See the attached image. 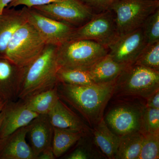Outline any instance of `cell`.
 Instances as JSON below:
<instances>
[{"instance_id": "1", "label": "cell", "mask_w": 159, "mask_h": 159, "mask_svg": "<svg viewBox=\"0 0 159 159\" xmlns=\"http://www.w3.org/2000/svg\"><path fill=\"white\" fill-rule=\"evenodd\" d=\"M115 81L82 86L59 83L57 90L60 99L95 126L103 119L106 106L113 94Z\"/></svg>"}, {"instance_id": "2", "label": "cell", "mask_w": 159, "mask_h": 159, "mask_svg": "<svg viewBox=\"0 0 159 159\" xmlns=\"http://www.w3.org/2000/svg\"><path fill=\"white\" fill-rule=\"evenodd\" d=\"M57 46L47 45L40 55L25 67L18 99L24 100L43 91L57 86Z\"/></svg>"}, {"instance_id": "3", "label": "cell", "mask_w": 159, "mask_h": 159, "mask_svg": "<svg viewBox=\"0 0 159 159\" xmlns=\"http://www.w3.org/2000/svg\"><path fill=\"white\" fill-rule=\"evenodd\" d=\"M108 49L89 40H72L57 48V59L60 67L88 70L106 56Z\"/></svg>"}, {"instance_id": "4", "label": "cell", "mask_w": 159, "mask_h": 159, "mask_svg": "<svg viewBox=\"0 0 159 159\" xmlns=\"http://www.w3.org/2000/svg\"><path fill=\"white\" fill-rule=\"evenodd\" d=\"M159 89V71L133 65L122 71L115 81L113 94L147 99Z\"/></svg>"}, {"instance_id": "5", "label": "cell", "mask_w": 159, "mask_h": 159, "mask_svg": "<svg viewBox=\"0 0 159 159\" xmlns=\"http://www.w3.org/2000/svg\"><path fill=\"white\" fill-rule=\"evenodd\" d=\"M46 45L34 27L26 22L12 35L5 57L20 67H26L40 55Z\"/></svg>"}, {"instance_id": "6", "label": "cell", "mask_w": 159, "mask_h": 159, "mask_svg": "<svg viewBox=\"0 0 159 159\" xmlns=\"http://www.w3.org/2000/svg\"><path fill=\"white\" fill-rule=\"evenodd\" d=\"M159 9V1L119 0L111 8L119 36L140 29L147 18Z\"/></svg>"}, {"instance_id": "7", "label": "cell", "mask_w": 159, "mask_h": 159, "mask_svg": "<svg viewBox=\"0 0 159 159\" xmlns=\"http://www.w3.org/2000/svg\"><path fill=\"white\" fill-rule=\"evenodd\" d=\"M119 36L116 16L110 9L95 15L87 23L76 29L70 40L93 41L108 49Z\"/></svg>"}, {"instance_id": "8", "label": "cell", "mask_w": 159, "mask_h": 159, "mask_svg": "<svg viewBox=\"0 0 159 159\" xmlns=\"http://www.w3.org/2000/svg\"><path fill=\"white\" fill-rule=\"evenodd\" d=\"M32 8L47 17L76 29L87 23L96 15L80 0H63Z\"/></svg>"}, {"instance_id": "9", "label": "cell", "mask_w": 159, "mask_h": 159, "mask_svg": "<svg viewBox=\"0 0 159 159\" xmlns=\"http://www.w3.org/2000/svg\"><path fill=\"white\" fill-rule=\"evenodd\" d=\"M27 22L33 26L46 44L58 47L70 40L76 28L47 17L33 8H23Z\"/></svg>"}, {"instance_id": "10", "label": "cell", "mask_w": 159, "mask_h": 159, "mask_svg": "<svg viewBox=\"0 0 159 159\" xmlns=\"http://www.w3.org/2000/svg\"><path fill=\"white\" fill-rule=\"evenodd\" d=\"M145 106L129 103L116 106L107 114L106 122L119 137L142 131V114Z\"/></svg>"}, {"instance_id": "11", "label": "cell", "mask_w": 159, "mask_h": 159, "mask_svg": "<svg viewBox=\"0 0 159 159\" xmlns=\"http://www.w3.org/2000/svg\"><path fill=\"white\" fill-rule=\"evenodd\" d=\"M147 44L142 28L120 35L108 48V55L125 67L134 64Z\"/></svg>"}, {"instance_id": "12", "label": "cell", "mask_w": 159, "mask_h": 159, "mask_svg": "<svg viewBox=\"0 0 159 159\" xmlns=\"http://www.w3.org/2000/svg\"><path fill=\"white\" fill-rule=\"evenodd\" d=\"M6 102L3 110L0 139L11 134L19 129L29 125L39 116L32 111L21 99Z\"/></svg>"}, {"instance_id": "13", "label": "cell", "mask_w": 159, "mask_h": 159, "mask_svg": "<svg viewBox=\"0 0 159 159\" xmlns=\"http://www.w3.org/2000/svg\"><path fill=\"white\" fill-rule=\"evenodd\" d=\"M20 67L5 56H0V98L3 101H13L18 95L25 74Z\"/></svg>"}, {"instance_id": "14", "label": "cell", "mask_w": 159, "mask_h": 159, "mask_svg": "<svg viewBox=\"0 0 159 159\" xmlns=\"http://www.w3.org/2000/svg\"><path fill=\"white\" fill-rule=\"evenodd\" d=\"M28 125L0 139V159H35L26 141Z\"/></svg>"}, {"instance_id": "15", "label": "cell", "mask_w": 159, "mask_h": 159, "mask_svg": "<svg viewBox=\"0 0 159 159\" xmlns=\"http://www.w3.org/2000/svg\"><path fill=\"white\" fill-rule=\"evenodd\" d=\"M30 146L35 159L46 148L52 146L54 127L48 115H39L28 125Z\"/></svg>"}, {"instance_id": "16", "label": "cell", "mask_w": 159, "mask_h": 159, "mask_svg": "<svg viewBox=\"0 0 159 159\" xmlns=\"http://www.w3.org/2000/svg\"><path fill=\"white\" fill-rule=\"evenodd\" d=\"M48 115L53 127L75 131L85 135L89 133L88 126L60 98Z\"/></svg>"}, {"instance_id": "17", "label": "cell", "mask_w": 159, "mask_h": 159, "mask_svg": "<svg viewBox=\"0 0 159 159\" xmlns=\"http://www.w3.org/2000/svg\"><path fill=\"white\" fill-rule=\"evenodd\" d=\"M27 22L23 8H6L0 14V56H5L8 44L16 31Z\"/></svg>"}, {"instance_id": "18", "label": "cell", "mask_w": 159, "mask_h": 159, "mask_svg": "<svg viewBox=\"0 0 159 159\" xmlns=\"http://www.w3.org/2000/svg\"><path fill=\"white\" fill-rule=\"evenodd\" d=\"M126 68L115 61L107 54L88 71L94 83L101 84L116 81Z\"/></svg>"}, {"instance_id": "19", "label": "cell", "mask_w": 159, "mask_h": 159, "mask_svg": "<svg viewBox=\"0 0 159 159\" xmlns=\"http://www.w3.org/2000/svg\"><path fill=\"white\" fill-rule=\"evenodd\" d=\"M93 134L95 143L108 159H115L120 143V137L108 128L102 119L94 126Z\"/></svg>"}, {"instance_id": "20", "label": "cell", "mask_w": 159, "mask_h": 159, "mask_svg": "<svg viewBox=\"0 0 159 159\" xmlns=\"http://www.w3.org/2000/svg\"><path fill=\"white\" fill-rule=\"evenodd\" d=\"M59 99L57 86L23 100L31 111L38 115H48Z\"/></svg>"}, {"instance_id": "21", "label": "cell", "mask_w": 159, "mask_h": 159, "mask_svg": "<svg viewBox=\"0 0 159 159\" xmlns=\"http://www.w3.org/2000/svg\"><path fill=\"white\" fill-rule=\"evenodd\" d=\"M144 134L136 132L120 137L116 159H138L140 155Z\"/></svg>"}, {"instance_id": "22", "label": "cell", "mask_w": 159, "mask_h": 159, "mask_svg": "<svg viewBox=\"0 0 159 159\" xmlns=\"http://www.w3.org/2000/svg\"><path fill=\"white\" fill-rule=\"evenodd\" d=\"M85 135L79 132L54 127L52 147L55 158L61 156Z\"/></svg>"}, {"instance_id": "23", "label": "cell", "mask_w": 159, "mask_h": 159, "mask_svg": "<svg viewBox=\"0 0 159 159\" xmlns=\"http://www.w3.org/2000/svg\"><path fill=\"white\" fill-rule=\"evenodd\" d=\"M58 82L74 85H88L94 82L88 70L60 67L57 72Z\"/></svg>"}, {"instance_id": "24", "label": "cell", "mask_w": 159, "mask_h": 159, "mask_svg": "<svg viewBox=\"0 0 159 159\" xmlns=\"http://www.w3.org/2000/svg\"><path fill=\"white\" fill-rule=\"evenodd\" d=\"M134 65L159 71V41L147 44Z\"/></svg>"}, {"instance_id": "25", "label": "cell", "mask_w": 159, "mask_h": 159, "mask_svg": "<svg viewBox=\"0 0 159 159\" xmlns=\"http://www.w3.org/2000/svg\"><path fill=\"white\" fill-rule=\"evenodd\" d=\"M144 134L138 159H157L159 157V134Z\"/></svg>"}, {"instance_id": "26", "label": "cell", "mask_w": 159, "mask_h": 159, "mask_svg": "<svg viewBox=\"0 0 159 159\" xmlns=\"http://www.w3.org/2000/svg\"><path fill=\"white\" fill-rule=\"evenodd\" d=\"M142 129L143 133L159 134V109L145 106L142 111Z\"/></svg>"}, {"instance_id": "27", "label": "cell", "mask_w": 159, "mask_h": 159, "mask_svg": "<svg viewBox=\"0 0 159 159\" xmlns=\"http://www.w3.org/2000/svg\"><path fill=\"white\" fill-rule=\"evenodd\" d=\"M147 44L159 41V9L149 16L142 27Z\"/></svg>"}, {"instance_id": "28", "label": "cell", "mask_w": 159, "mask_h": 159, "mask_svg": "<svg viewBox=\"0 0 159 159\" xmlns=\"http://www.w3.org/2000/svg\"><path fill=\"white\" fill-rule=\"evenodd\" d=\"M94 14L102 13L111 9L119 0H80Z\"/></svg>"}, {"instance_id": "29", "label": "cell", "mask_w": 159, "mask_h": 159, "mask_svg": "<svg viewBox=\"0 0 159 159\" xmlns=\"http://www.w3.org/2000/svg\"><path fill=\"white\" fill-rule=\"evenodd\" d=\"M61 1L63 0H13L6 8H15L20 6H24L28 8H32L35 6H43Z\"/></svg>"}, {"instance_id": "30", "label": "cell", "mask_w": 159, "mask_h": 159, "mask_svg": "<svg viewBox=\"0 0 159 159\" xmlns=\"http://www.w3.org/2000/svg\"><path fill=\"white\" fill-rule=\"evenodd\" d=\"M97 158V157L94 156L90 151L86 148L79 147L74 150L67 157L69 159H88Z\"/></svg>"}, {"instance_id": "31", "label": "cell", "mask_w": 159, "mask_h": 159, "mask_svg": "<svg viewBox=\"0 0 159 159\" xmlns=\"http://www.w3.org/2000/svg\"><path fill=\"white\" fill-rule=\"evenodd\" d=\"M145 107L150 108L159 109V89L147 98Z\"/></svg>"}, {"instance_id": "32", "label": "cell", "mask_w": 159, "mask_h": 159, "mask_svg": "<svg viewBox=\"0 0 159 159\" xmlns=\"http://www.w3.org/2000/svg\"><path fill=\"white\" fill-rule=\"evenodd\" d=\"M55 158H56L54 156L52 146L49 147L43 151L37 158V159H54Z\"/></svg>"}, {"instance_id": "33", "label": "cell", "mask_w": 159, "mask_h": 159, "mask_svg": "<svg viewBox=\"0 0 159 159\" xmlns=\"http://www.w3.org/2000/svg\"><path fill=\"white\" fill-rule=\"evenodd\" d=\"M12 1L13 0H0V14L3 13L5 9Z\"/></svg>"}, {"instance_id": "34", "label": "cell", "mask_w": 159, "mask_h": 159, "mask_svg": "<svg viewBox=\"0 0 159 159\" xmlns=\"http://www.w3.org/2000/svg\"><path fill=\"white\" fill-rule=\"evenodd\" d=\"M6 102V101H3V102L0 103V128H1L2 119L3 108H4V106H5Z\"/></svg>"}, {"instance_id": "35", "label": "cell", "mask_w": 159, "mask_h": 159, "mask_svg": "<svg viewBox=\"0 0 159 159\" xmlns=\"http://www.w3.org/2000/svg\"><path fill=\"white\" fill-rule=\"evenodd\" d=\"M3 101H3L2 99H1V98H0V103H1V102H3Z\"/></svg>"}, {"instance_id": "36", "label": "cell", "mask_w": 159, "mask_h": 159, "mask_svg": "<svg viewBox=\"0 0 159 159\" xmlns=\"http://www.w3.org/2000/svg\"><path fill=\"white\" fill-rule=\"evenodd\" d=\"M156 1H159V0H156Z\"/></svg>"}]
</instances>
